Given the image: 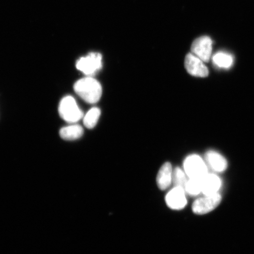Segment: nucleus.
<instances>
[{
    "label": "nucleus",
    "instance_id": "obj_9",
    "mask_svg": "<svg viewBox=\"0 0 254 254\" xmlns=\"http://www.w3.org/2000/svg\"><path fill=\"white\" fill-rule=\"evenodd\" d=\"M221 186V182L218 176L213 174H207L202 178L201 189L204 195H209L218 193Z\"/></svg>",
    "mask_w": 254,
    "mask_h": 254
},
{
    "label": "nucleus",
    "instance_id": "obj_3",
    "mask_svg": "<svg viewBox=\"0 0 254 254\" xmlns=\"http://www.w3.org/2000/svg\"><path fill=\"white\" fill-rule=\"evenodd\" d=\"M102 56L99 53H91L81 57L76 63V67L83 74L91 77L102 68Z\"/></svg>",
    "mask_w": 254,
    "mask_h": 254
},
{
    "label": "nucleus",
    "instance_id": "obj_16",
    "mask_svg": "<svg viewBox=\"0 0 254 254\" xmlns=\"http://www.w3.org/2000/svg\"><path fill=\"white\" fill-rule=\"evenodd\" d=\"M202 179H190L187 183L185 191L190 196H196L202 191Z\"/></svg>",
    "mask_w": 254,
    "mask_h": 254
},
{
    "label": "nucleus",
    "instance_id": "obj_15",
    "mask_svg": "<svg viewBox=\"0 0 254 254\" xmlns=\"http://www.w3.org/2000/svg\"><path fill=\"white\" fill-rule=\"evenodd\" d=\"M188 181L187 179V174L185 171L179 167L175 168L173 172V182L175 187H181L185 190Z\"/></svg>",
    "mask_w": 254,
    "mask_h": 254
},
{
    "label": "nucleus",
    "instance_id": "obj_6",
    "mask_svg": "<svg viewBox=\"0 0 254 254\" xmlns=\"http://www.w3.org/2000/svg\"><path fill=\"white\" fill-rule=\"evenodd\" d=\"M190 50L193 55L202 61L208 62L211 57L212 41L208 36L199 37L193 41Z\"/></svg>",
    "mask_w": 254,
    "mask_h": 254
},
{
    "label": "nucleus",
    "instance_id": "obj_5",
    "mask_svg": "<svg viewBox=\"0 0 254 254\" xmlns=\"http://www.w3.org/2000/svg\"><path fill=\"white\" fill-rule=\"evenodd\" d=\"M221 199V196L218 193L204 195L193 202L192 206V211L197 215L207 214L217 207L220 204Z\"/></svg>",
    "mask_w": 254,
    "mask_h": 254
},
{
    "label": "nucleus",
    "instance_id": "obj_1",
    "mask_svg": "<svg viewBox=\"0 0 254 254\" xmlns=\"http://www.w3.org/2000/svg\"><path fill=\"white\" fill-rule=\"evenodd\" d=\"M74 89L78 96L89 104L97 103L102 95V87L100 82L88 76L76 82Z\"/></svg>",
    "mask_w": 254,
    "mask_h": 254
},
{
    "label": "nucleus",
    "instance_id": "obj_11",
    "mask_svg": "<svg viewBox=\"0 0 254 254\" xmlns=\"http://www.w3.org/2000/svg\"><path fill=\"white\" fill-rule=\"evenodd\" d=\"M205 159L209 166L216 172H223L227 169V160L217 152L210 151L206 152Z\"/></svg>",
    "mask_w": 254,
    "mask_h": 254
},
{
    "label": "nucleus",
    "instance_id": "obj_14",
    "mask_svg": "<svg viewBox=\"0 0 254 254\" xmlns=\"http://www.w3.org/2000/svg\"><path fill=\"white\" fill-rule=\"evenodd\" d=\"M101 115V110L97 107L92 108L83 118V123L87 128H93L97 125Z\"/></svg>",
    "mask_w": 254,
    "mask_h": 254
},
{
    "label": "nucleus",
    "instance_id": "obj_8",
    "mask_svg": "<svg viewBox=\"0 0 254 254\" xmlns=\"http://www.w3.org/2000/svg\"><path fill=\"white\" fill-rule=\"evenodd\" d=\"M166 201L169 208L175 210H180L187 205L185 190L175 187L166 196Z\"/></svg>",
    "mask_w": 254,
    "mask_h": 254
},
{
    "label": "nucleus",
    "instance_id": "obj_10",
    "mask_svg": "<svg viewBox=\"0 0 254 254\" xmlns=\"http://www.w3.org/2000/svg\"><path fill=\"white\" fill-rule=\"evenodd\" d=\"M173 168L171 163H166L159 170L157 177V184L161 190H166L173 182Z\"/></svg>",
    "mask_w": 254,
    "mask_h": 254
},
{
    "label": "nucleus",
    "instance_id": "obj_7",
    "mask_svg": "<svg viewBox=\"0 0 254 254\" xmlns=\"http://www.w3.org/2000/svg\"><path fill=\"white\" fill-rule=\"evenodd\" d=\"M184 64L187 71L195 77L204 78L209 74L208 69L204 62L192 53H189L186 56Z\"/></svg>",
    "mask_w": 254,
    "mask_h": 254
},
{
    "label": "nucleus",
    "instance_id": "obj_2",
    "mask_svg": "<svg viewBox=\"0 0 254 254\" xmlns=\"http://www.w3.org/2000/svg\"><path fill=\"white\" fill-rule=\"evenodd\" d=\"M60 117L69 123L79 122L84 116V113L79 109L74 98L71 96L63 98L59 107Z\"/></svg>",
    "mask_w": 254,
    "mask_h": 254
},
{
    "label": "nucleus",
    "instance_id": "obj_12",
    "mask_svg": "<svg viewBox=\"0 0 254 254\" xmlns=\"http://www.w3.org/2000/svg\"><path fill=\"white\" fill-rule=\"evenodd\" d=\"M84 134V129L81 126L73 125L60 129V136L65 140L72 141L81 138Z\"/></svg>",
    "mask_w": 254,
    "mask_h": 254
},
{
    "label": "nucleus",
    "instance_id": "obj_4",
    "mask_svg": "<svg viewBox=\"0 0 254 254\" xmlns=\"http://www.w3.org/2000/svg\"><path fill=\"white\" fill-rule=\"evenodd\" d=\"M184 171L190 179H201L208 174L205 162L198 155H191L184 163Z\"/></svg>",
    "mask_w": 254,
    "mask_h": 254
},
{
    "label": "nucleus",
    "instance_id": "obj_13",
    "mask_svg": "<svg viewBox=\"0 0 254 254\" xmlns=\"http://www.w3.org/2000/svg\"><path fill=\"white\" fill-rule=\"evenodd\" d=\"M212 61L218 67L227 69L233 65L234 59L230 54L219 52L212 57Z\"/></svg>",
    "mask_w": 254,
    "mask_h": 254
}]
</instances>
